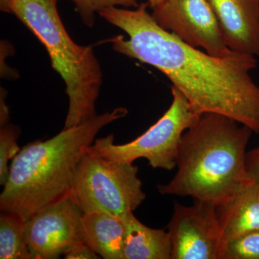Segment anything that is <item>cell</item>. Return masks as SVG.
<instances>
[{
    "instance_id": "6da1fadb",
    "label": "cell",
    "mask_w": 259,
    "mask_h": 259,
    "mask_svg": "<svg viewBox=\"0 0 259 259\" xmlns=\"http://www.w3.org/2000/svg\"><path fill=\"white\" fill-rule=\"evenodd\" d=\"M148 8L146 3L136 10L112 7L99 12L129 36L112 38V49L163 73L196 114L227 116L259 136V86L250 74L258 66L255 56L202 52L160 27Z\"/></svg>"
},
{
    "instance_id": "7a4b0ae2",
    "label": "cell",
    "mask_w": 259,
    "mask_h": 259,
    "mask_svg": "<svg viewBox=\"0 0 259 259\" xmlns=\"http://www.w3.org/2000/svg\"><path fill=\"white\" fill-rule=\"evenodd\" d=\"M253 133L227 116L201 114L182 135L176 175L166 185L158 186L160 193L223 205L250 182L245 157Z\"/></svg>"
},
{
    "instance_id": "3957f363",
    "label": "cell",
    "mask_w": 259,
    "mask_h": 259,
    "mask_svg": "<svg viewBox=\"0 0 259 259\" xmlns=\"http://www.w3.org/2000/svg\"><path fill=\"white\" fill-rule=\"evenodd\" d=\"M127 113L124 107H117L64 128L47 141L24 146L12 160L9 177L0 195L1 211L17 213L26 221L68 195L78 166L97 134Z\"/></svg>"
},
{
    "instance_id": "277c9868",
    "label": "cell",
    "mask_w": 259,
    "mask_h": 259,
    "mask_svg": "<svg viewBox=\"0 0 259 259\" xmlns=\"http://www.w3.org/2000/svg\"><path fill=\"white\" fill-rule=\"evenodd\" d=\"M59 1L11 0L9 8L44 46L53 68L64 80L69 100L64 128H69L96 115L102 71L93 48L76 44L66 31Z\"/></svg>"
},
{
    "instance_id": "5b68a950",
    "label": "cell",
    "mask_w": 259,
    "mask_h": 259,
    "mask_svg": "<svg viewBox=\"0 0 259 259\" xmlns=\"http://www.w3.org/2000/svg\"><path fill=\"white\" fill-rule=\"evenodd\" d=\"M138 173L133 163L107 161L87 151L68 196L83 213L106 212L122 219L146 199Z\"/></svg>"
},
{
    "instance_id": "8992f818",
    "label": "cell",
    "mask_w": 259,
    "mask_h": 259,
    "mask_svg": "<svg viewBox=\"0 0 259 259\" xmlns=\"http://www.w3.org/2000/svg\"><path fill=\"white\" fill-rule=\"evenodd\" d=\"M173 100L161 118L137 139L125 144H114L113 134L95 140L88 152L110 161L133 163L146 158L154 168L171 171L176 167L182 135L195 123L198 114L180 90L172 86Z\"/></svg>"
},
{
    "instance_id": "52a82bcc",
    "label": "cell",
    "mask_w": 259,
    "mask_h": 259,
    "mask_svg": "<svg viewBox=\"0 0 259 259\" xmlns=\"http://www.w3.org/2000/svg\"><path fill=\"white\" fill-rule=\"evenodd\" d=\"M152 10L158 25L186 44L216 57L233 52L227 47L209 0H164Z\"/></svg>"
},
{
    "instance_id": "ba28073f",
    "label": "cell",
    "mask_w": 259,
    "mask_h": 259,
    "mask_svg": "<svg viewBox=\"0 0 259 259\" xmlns=\"http://www.w3.org/2000/svg\"><path fill=\"white\" fill-rule=\"evenodd\" d=\"M171 259L221 258L218 207L195 200L192 206L175 202L168 223Z\"/></svg>"
},
{
    "instance_id": "9c48e42d",
    "label": "cell",
    "mask_w": 259,
    "mask_h": 259,
    "mask_svg": "<svg viewBox=\"0 0 259 259\" xmlns=\"http://www.w3.org/2000/svg\"><path fill=\"white\" fill-rule=\"evenodd\" d=\"M83 213L66 195L25 221V236L33 259H55L83 241Z\"/></svg>"
},
{
    "instance_id": "30bf717a",
    "label": "cell",
    "mask_w": 259,
    "mask_h": 259,
    "mask_svg": "<svg viewBox=\"0 0 259 259\" xmlns=\"http://www.w3.org/2000/svg\"><path fill=\"white\" fill-rule=\"evenodd\" d=\"M227 47L259 56V0H209Z\"/></svg>"
},
{
    "instance_id": "8fae6325",
    "label": "cell",
    "mask_w": 259,
    "mask_h": 259,
    "mask_svg": "<svg viewBox=\"0 0 259 259\" xmlns=\"http://www.w3.org/2000/svg\"><path fill=\"white\" fill-rule=\"evenodd\" d=\"M218 214L221 249L233 238L259 230V184L248 182L243 186L230 200L218 207Z\"/></svg>"
},
{
    "instance_id": "7c38bea8",
    "label": "cell",
    "mask_w": 259,
    "mask_h": 259,
    "mask_svg": "<svg viewBox=\"0 0 259 259\" xmlns=\"http://www.w3.org/2000/svg\"><path fill=\"white\" fill-rule=\"evenodd\" d=\"M83 241L105 259H123L125 228L120 218L106 212L83 213Z\"/></svg>"
},
{
    "instance_id": "4fadbf2b",
    "label": "cell",
    "mask_w": 259,
    "mask_h": 259,
    "mask_svg": "<svg viewBox=\"0 0 259 259\" xmlns=\"http://www.w3.org/2000/svg\"><path fill=\"white\" fill-rule=\"evenodd\" d=\"M125 228L123 259H171L168 231L145 226L130 212L122 218Z\"/></svg>"
},
{
    "instance_id": "5bb4252c",
    "label": "cell",
    "mask_w": 259,
    "mask_h": 259,
    "mask_svg": "<svg viewBox=\"0 0 259 259\" xmlns=\"http://www.w3.org/2000/svg\"><path fill=\"white\" fill-rule=\"evenodd\" d=\"M0 258L33 259L25 236V221L17 213L2 211Z\"/></svg>"
},
{
    "instance_id": "9a60e30c",
    "label": "cell",
    "mask_w": 259,
    "mask_h": 259,
    "mask_svg": "<svg viewBox=\"0 0 259 259\" xmlns=\"http://www.w3.org/2000/svg\"><path fill=\"white\" fill-rule=\"evenodd\" d=\"M221 259H259V230L227 242L221 249Z\"/></svg>"
},
{
    "instance_id": "2e32d148",
    "label": "cell",
    "mask_w": 259,
    "mask_h": 259,
    "mask_svg": "<svg viewBox=\"0 0 259 259\" xmlns=\"http://www.w3.org/2000/svg\"><path fill=\"white\" fill-rule=\"evenodd\" d=\"M20 130L17 126L8 123L0 128V185L4 186L9 177V161L20 152L18 145Z\"/></svg>"
},
{
    "instance_id": "e0dca14e",
    "label": "cell",
    "mask_w": 259,
    "mask_h": 259,
    "mask_svg": "<svg viewBox=\"0 0 259 259\" xmlns=\"http://www.w3.org/2000/svg\"><path fill=\"white\" fill-rule=\"evenodd\" d=\"M74 3L75 10L79 13L81 20L88 27L93 26L95 13L112 7L125 8H138V0H71Z\"/></svg>"
},
{
    "instance_id": "ac0fdd59",
    "label": "cell",
    "mask_w": 259,
    "mask_h": 259,
    "mask_svg": "<svg viewBox=\"0 0 259 259\" xmlns=\"http://www.w3.org/2000/svg\"><path fill=\"white\" fill-rule=\"evenodd\" d=\"M245 172L250 182L259 184V146L247 152Z\"/></svg>"
},
{
    "instance_id": "d6986e66",
    "label": "cell",
    "mask_w": 259,
    "mask_h": 259,
    "mask_svg": "<svg viewBox=\"0 0 259 259\" xmlns=\"http://www.w3.org/2000/svg\"><path fill=\"white\" fill-rule=\"evenodd\" d=\"M66 259H95L99 258L98 255L83 241L75 243L65 252Z\"/></svg>"
},
{
    "instance_id": "ffe728a7",
    "label": "cell",
    "mask_w": 259,
    "mask_h": 259,
    "mask_svg": "<svg viewBox=\"0 0 259 259\" xmlns=\"http://www.w3.org/2000/svg\"><path fill=\"white\" fill-rule=\"evenodd\" d=\"M5 93L1 89V100H0V126L4 125L9 122V107L5 103Z\"/></svg>"
},
{
    "instance_id": "44dd1931",
    "label": "cell",
    "mask_w": 259,
    "mask_h": 259,
    "mask_svg": "<svg viewBox=\"0 0 259 259\" xmlns=\"http://www.w3.org/2000/svg\"><path fill=\"white\" fill-rule=\"evenodd\" d=\"M11 0H0V9L4 13H10L9 4Z\"/></svg>"
},
{
    "instance_id": "7402d4cb",
    "label": "cell",
    "mask_w": 259,
    "mask_h": 259,
    "mask_svg": "<svg viewBox=\"0 0 259 259\" xmlns=\"http://www.w3.org/2000/svg\"><path fill=\"white\" fill-rule=\"evenodd\" d=\"M164 0H147V4L148 8H151V10L154 9L155 8L161 4L162 2Z\"/></svg>"
}]
</instances>
